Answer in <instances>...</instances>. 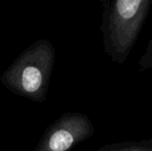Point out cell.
<instances>
[{"instance_id": "6da1fadb", "label": "cell", "mask_w": 152, "mask_h": 151, "mask_svg": "<svg viewBox=\"0 0 152 151\" xmlns=\"http://www.w3.org/2000/svg\"><path fill=\"white\" fill-rule=\"evenodd\" d=\"M152 0H102V33L104 52L122 64L136 44Z\"/></svg>"}, {"instance_id": "7a4b0ae2", "label": "cell", "mask_w": 152, "mask_h": 151, "mask_svg": "<svg viewBox=\"0 0 152 151\" xmlns=\"http://www.w3.org/2000/svg\"><path fill=\"white\" fill-rule=\"evenodd\" d=\"M55 63L52 42L39 39L29 46L2 74L1 82L12 92L34 101H44Z\"/></svg>"}, {"instance_id": "3957f363", "label": "cell", "mask_w": 152, "mask_h": 151, "mask_svg": "<svg viewBox=\"0 0 152 151\" xmlns=\"http://www.w3.org/2000/svg\"><path fill=\"white\" fill-rule=\"evenodd\" d=\"M93 133L94 126L87 115L65 113L50 124L33 151H70Z\"/></svg>"}, {"instance_id": "277c9868", "label": "cell", "mask_w": 152, "mask_h": 151, "mask_svg": "<svg viewBox=\"0 0 152 151\" xmlns=\"http://www.w3.org/2000/svg\"><path fill=\"white\" fill-rule=\"evenodd\" d=\"M99 151H152V143H125L111 146Z\"/></svg>"}, {"instance_id": "5b68a950", "label": "cell", "mask_w": 152, "mask_h": 151, "mask_svg": "<svg viewBox=\"0 0 152 151\" xmlns=\"http://www.w3.org/2000/svg\"><path fill=\"white\" fill-rule=\"evenodd\" d=\"M139 66H140L141 71L152 69V36L145 49L144 54L141 56L140 60H139Z\"/></svg>"}]
</instances>
